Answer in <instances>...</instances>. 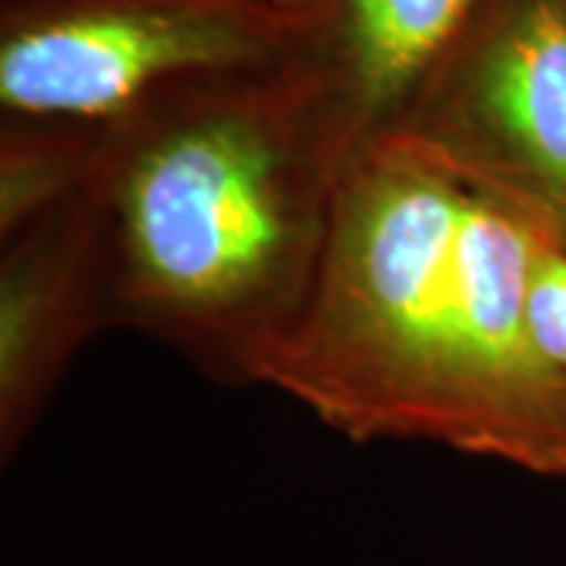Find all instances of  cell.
<instances>
[{"label": "cell", "mask_w": 566, "mask_h": 566, "mask_svg": "<svg viewBox=\"0 0 566 566\" xmlns=\"http://www.w3.org/2000/svg\"><path fill=\"white\" fill-rule=\"evenodd\" d=\"M542 233L441 148L406 142L346 199L318 324L344 397L566 469V381L528 331Z\"/></svg>", "instance_id": "cell-1"}, {"label": "cell", "mask_w": 566, "mask_h": 566, "mask_svg": "<svg viewBox=\"0 0 566 566\" xmlns=\"http://www.w3.org/2000/svg\"><path fill=\"white\" fill-rule=\"evenodd\" d=\"M123 218L142 277L186 308H223L262 290L290 243L281 151L245 114H214L142 155Z\"/></svg>", "instance_id": "cell-2"}, {"label": "cell", "mask_w": 566, "mask_h": 566, "mask_svg": "<svg viewBox=\"0 0 566 566\" xmlns=\"http://www.w3.org/2000/svg\"><path fill=\"white\" fill-rule=\"evenodd\" d=\"M262 29L227 0H120L17 29L0 48V98L41 117H104L155 82L245 61Z\"/></svg>", "instance_id": "cell-3"}, {"label": "cell", "mask_w": 566, "mask_h": 566, "mask_svg": "<svg viewBox=\"0 0 566 566\" xmlns=\"http://www.w3.org/2000/svg\"><path fill=\"white\" fill-rule=\"evenodd\" d=\"M475 111L506 158L566 199V0H520L475 70Z\"/></svg>", "instance_id": "cell-4"}, {"label": "cell", "mask_w": 566, "mask_h": 566, "mask_svg": "<svg viewBox=\"0 0 566 566\" xmlns=\"http://www.w3.org/2000/svg\"><path fill=\"white\" fill-rule=\"evenodd\" d=\"M472 0H353L349 63L359 95L394 102L463 25Z\"/></svg>", "instance_id": "cell-5"}, {"label": "cell", "mask_w": 566, "mask_h": 566, "mask_svg": "<svg viewBox=\"0 0 566 566\" xmlns=\"http://www.w3.org/2000/svg\"><path fill=\"white\" fill-rule=\"evenodd\" d=\"M528 331L538 353L566 371V255L542 249L528 283Z\"/></svg>", "instance_id": "cell-6"}]
</instances>
